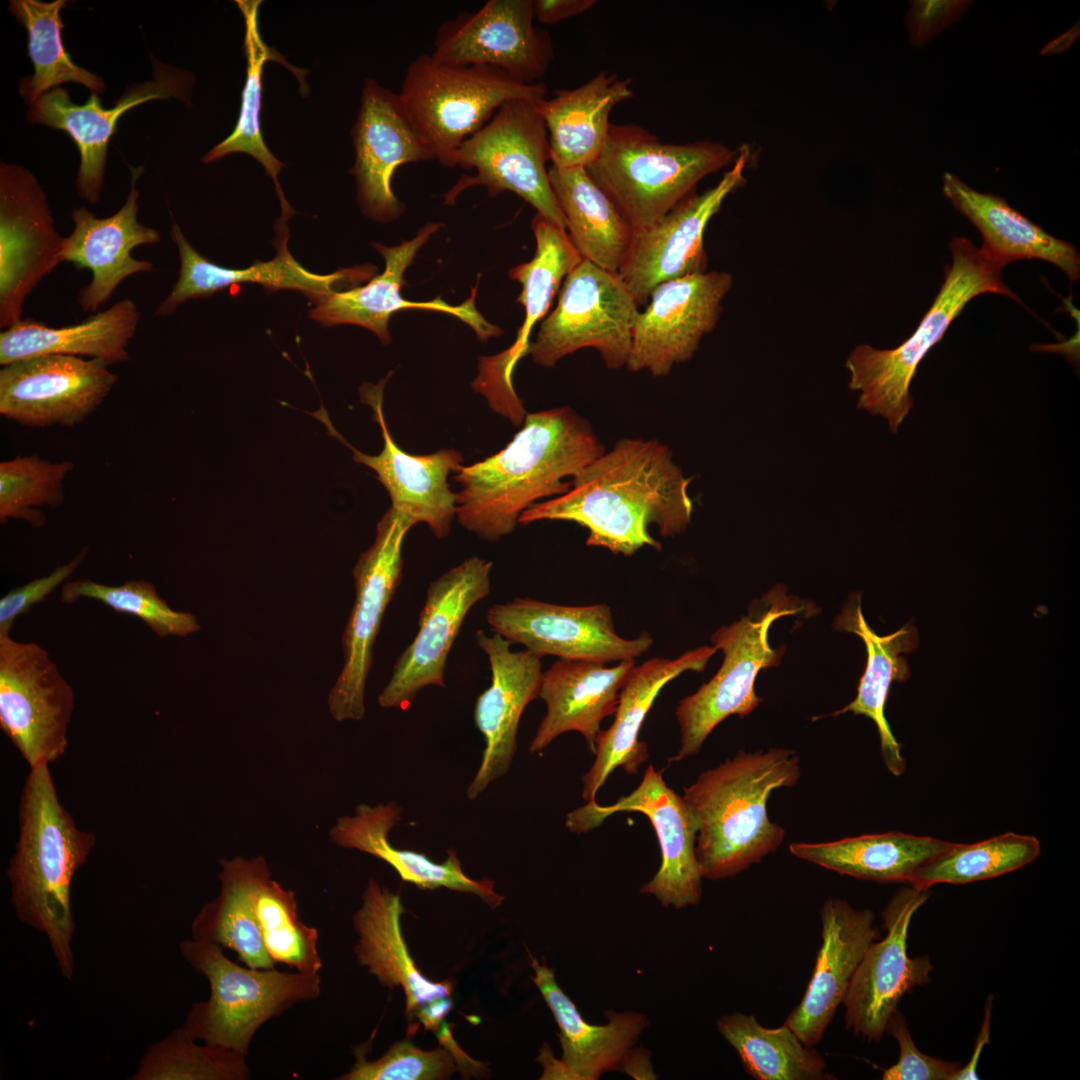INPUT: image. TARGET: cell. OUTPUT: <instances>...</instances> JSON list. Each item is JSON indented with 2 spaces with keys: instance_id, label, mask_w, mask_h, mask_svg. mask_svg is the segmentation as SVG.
<instances>
[{
  "instance_id": "obj_1",
  "label": "cell",
  "mask_w": 1080,
  "mask_h": 1080,
  "mask_svg": "<svg viewBox=\"0 0 1080 1080\" xmlns=\"http://www.w3.org/2000/svg\"><path fill=\"white\" fill-rule=\"evenodd\" d=\"M690 483L666 445L623 438L583 467L568 492L535 503L518 524L575 522L587 528L588 546L613 554L631 556L644 546L661 550L649 527L656 525L663 537L686 530L693 512Z\"/></svg>"
},
{
  "instance_id": "obj_2",
  "label": "cell",
  "mask_w": 1080,
  "mask_h": 1080,
  "mask_svg": "<svg viewBox=\"0 0 1080 1080\" xmlns=\"http://www.w3.org/2000/svg\"><path fill=\"white\" fill-rule=\"evenodd\" d=\"M605 452L590 424L570 407L528 413L523 427L492 456L461 466L453 480L459 524L496 542L514 531L520 515L538 500L557 497L572 478Z\"/></svg>"
},
{
  "instance_id": "obj_3",
  "label": "cell",
  "mask_w": 1080,
  "mask_h": 1080,
  "mask_svg": "<svg viewBox=\"0 0 1080 1080\" xmlns=\"http://www.w3.org/2000/svg\"><path fill=\"white\" fill-rule=\"evenodd\" d=\"M19 837L7 878L19 921L46 935L64 978L74 975L71 885L95 845L61 804L49 764L30 768L19 801Z\"/></svg>"
},
{
  "instance_id": "obj_4",
  "label": "cell",
  "mask_w": 1080,
  "mask_h": 1080,
  "mask_svg": "<svg viewBox=\"0 0 1080 1080\" xmlns=\"http://www.w3.org/2000/svg\"><path fill=\"white\" fill-rule=\"evenodd\" d=\"M800 775L793 750L740 751L684 788L698 822L695 853L703 878L733 877L781 845L785 830L770 820L766 804L775 789L794 787Z\"/></svg>"
},
{
  "instance_id": "obj_5",
  "label": "cell",
  "mask_w": 1080,
  "mask_h": 1080,
  "mask_svg": "<svg viewBox=\"0 0 1080 1080\" xmlns=\"http://www.w3.org/2000/svg\"><path fill=\"white\" fill-rule=\"evenodd\" d=\"M952 264L932 305L913 334L893 349L856 346L845 362L849 388L859 391L857 406L888 422L896 433L913 407L910 384L929 350L941 341L951 322L974 297L1000 294L1021 303L1002 280L1007 265L965 237L949 243Z\"/></svg>"
},
{
  "instance_id": "obj_6",
  "label": "cell",
  "mask_w": 1080,
  "mask_h": 1080,
  "mask_svg": "<svg viewBox=\"0 0 1080 1080\" xmlns=\"http://www.w3.org/2000/svg\"><path fill=\"white\" fill-rule=\"evenodd\" d=\"M736 155L720 142L663 143L639 125L611 123L600 154L586 170L639 232L655 225Z\"/></svg>"
},
{
  "instance_id": "obj_7",
  "label": "cell",
  "mask_w": 1080,
  "mask_h": 1080,
  "mask_svg": "<svg viewBox=\"0 0 1080 1080\" xmlns=\"http://www.w3.org/2000/svg\"><path fill=\"white\" fill-rule=\"evenodd\" d=\"M179 950L210 985L209 998L191 1006L182 1026L201 1042L247 1055L265 1022L321 993L319 973L241 966L230 960L220 945L193 938L183 940Z\"/></svg>"
},
{
  "instance_id": "obj_8",
  "label": "cell",
  "mask_w": 1080,
  "mask_h": 1080,
  "mask_svg": "<svg viewBox=\"0 0 1080 1080\" xmlns=\"http://www.w3.org/2000/svg\"><path fill=\"white\" fill-rule=\"evenodd\" d=\"M546 94L543 83L525 84L495 67L452 65L422 54L409 64L398 95L435 160L452 168L460 146L504 103H537Z\"/></svg>"
},
{
  "instance_id": "obj_9",
  "label": "cell",
  "mask_w": 1080,
  "mask_h": 1080,
  "mask_svg": "<svg viewBox=\"0 0 1080 1080\" xmlns=\"http://www.w3.org/2000/svg\"><path fill=\"white\" fill-rule=\"evenodd\" d=\"M785 591L784 586H775L752 602L748 616L713 633L711 643L722 650L723 663L714 677L679 701L680 748L669 763L696 755L724 719L745 717L760 704L762 699L754 689L756 677L761 669L779 665L785 650L770 646L769 629L776 619L800 611L797 601Z\"/></svg>"
},
{
  "instance_id": "obj_10",
  "label": "cell",
  "mask_w": 1080,
  "mask_h": 1080,
  "mask_svg": "<svg viewBox=\"0 0 1080 1080\" xmlns=\"http://www.w3.org/2000/svg\"><path fill=\"white\" fill-rule=\"evenodd\" d=\"M535 104L520 98L507 101L460 146L456 166L475 174L461 177L445 195V203H454L475 185L487 187L490 196L510 191L566 229L546 168L551 162L548 132Z\"/></svg>"
},
{
  "instance_id": "obj_11",
  "label": "cell",
  "mask_w": 1080,
  "mask_h": 1080,
  "mask_svg": "<svg viewBox=\"0 0 1080 1080\" xmlns=\"http://www.w3.org/2000/svg\"><path fill=\"white\" fill-rule=\"evenodd\" d=\"M639 312L618 274L583 259L564 279L528 354L551 368L567 355L594 348L607 368L620 369L627 366Z\"/></svg>"
},
{
  "instance_id": "obj_12",
  "label": "cell",
  "mask_w": 1080,
  "mask_h": 1080,
  "mask_svg": "<svg viewBox=\"0 0 1080 1080\" xmlns=\"http://www.w3.org/2000/svg\"><path fill=\"white\" fill-rule=\"evenodd\" d=\"M414 521L390 507L376 527L373 544L353 568L355 599L342 635L344 664L328 695V708L338 722L360 721L365 715V688L374 643L384 613L402 578V549Z\"/></svg>"
},
{
  "instance_id": "obj_13",
  "label": "cell",
  "mask_w": 1080,
  "mask_h": 1080,
  "mask_svg": "<svg viewBox=\"0 0 1080 1080\" xmlns=\"http://www.w3.org/2000/svg\"><path fill=\"white\" fill-rule=\"evenodd\" d=\"M74 701L43 647L0 634V726L30 768L64 755Z\"/></svg>"
},
{
  "instance_id": "obj_14",
  "label": "cell",
  "mask_w": 1080,
  "mask_h": 1080,
  "mask_svg": "<svg viewBox=\"0 0 1080 1080\" xmlns=\"http://www.w3.org/2000/svg\"><path fill=\"white\" fill-rule=\"evenodd\" d=\"M662 774L649 765L630 794L611 805L586 803L567 814L565 826L582 834L618 812L644 814L655 830L661 864L640 892L654 896L663 907L681 909L697 905L702 896L703 877L695 853L698 822L683 796L666 784Z\"/></svg>"
},
{
  "instance_id": "obj_15",
  "label": "cell",
  "mask_w": 1080,
  "mask_h": 1080,
  "mask_svg": "<svg viewBox=\"0 0 1080 1080\" xmlns=\"http://www.w3.org/2000/svg\"><path fill=\"white\" fill-rule=\"evenodd\" d=\"M492 567V561L469 557L429 584L418 632L395 662L378 696L380 707L407 709L422 689L446 686L450 650L469 611L490 594Z\"/></svg>"
},
{
  "instance_id": "obj_16",
  "label": "cell",
  "mask_w": 1080,
  "mask_h": 1080,
  "mask_svg": "<svg viewBox=\"0 0 1080 1080\" xmlns=\"http://www.w3.org/2000/svg\"><path fill=\"white\" fill-rule=\"evenodd\" d=\"M486 620L493 633L540 658L552 655L604 664L632 661L653 644L647 631L633 639L619 636L607 604L566 606L515 598L492 605Z\"/></svg>"
},
{
  "instance_id": "obj_17",
  "label": "cell",
  "mask_w": 1080,
  "mask_h": 1080,
  "mask_svg": "<svg viewBox=\"0 0 1080 1080\" xmlns=\"http://www.w3.org/2000/svg\"><path fill=\"white\" fill-rule=\"evenodd\" d=\"M64 237L47 197L24 167L0 164V327L22 321L23 304L59 263Z\"/></svg>"
},
{
  "instance_id": "obj_18",
  "label": "cell",
  "mask_w": 1080,
  "mask_h": 1080,
  "mask_svg": "<svg viewBox=\"0 0 1080 1080\" xmlns=\"http://www.w3.org/2000/svg\"><path fill=\"white\" fill-rule=\"evenodd\" d=\"M750 156L749 147L741 146L732 167L715 186L701 194L694 192L655 225L634 232L618 275L639 306L648 302L660 284L707 271L706 227L727 196L745 184L743 173Z\"/></svg>"
},
{
  "instance_id": "obj_19",
  "label": "cell",
  "mask_w": 1080,
  "mask_h": 1080,
  "mask_svg": "<svg viewBox=\"0 0 1080 1080\" xmlns=\"http://www.w3.org/2000/svg\"><path fill=\"white\" fill-rule=\"evenodd\" d=\"M150 56L153 78L129 85L110 108L103 107L94 93L90 94L86 103L76 104L62 87L51 89L29 105L27 119L31 123L62 130L77 146L80 166L76 189L78 195L89 204L94 205L100 199L108 144L122 115L151 100L176 98L191 106L193 75Z\"/></svg>"
},
{
  "instance_id": "obj_20",
  "label": "cell",
  "mask_w": 1080,
  "mask_h": 1080,
  "mask_svg": "<svg viewBox=\"0 0 1080 1080\" xmlns=\"http://www.w3.org/2000/svg\"><path fill=\"white\" fill-rule=\"evenodd\" d=\"M930 888L902 887L882 913L887 931L864 954L844 999L845 1026L854 1035L879 1042L902 997L930 982L927 955L910 957L907 936L914 913L929 898Z\"/></svg>"
},
{
  "instance_id": "obj_21",
  "label": "cell",
  "mask_w": 1080,
  "mask_h": 1080,
  "mask_svg": "<svg viewBox=\"0 0 1080 1080\" xmlns=\"http://www.w3.org/2000/svg\"><path fill=\"white\" fill-rule=\"evenodd\" d=\"M733 277L725 271H705L660 284L639 312L627 362L632 372L668 375L690 360L703 337L720 319L722 301Z\"/></svg>"
},
{
  "instance_id": "obj_22",
  "label": "cell",
  "mask_w": 1080,
  "mask_h": 1080,
  "mask_svg": "<svg viewBox=\"0 0 1080 1080\" xmlns=\"http://www.w3.org/2000/svg\"><path fill=\"white\" fill-rule=\"evenodd\" d=\"M534 19L532 0H489L444 22L431 55L443 63L491 66L525 84L538 83L554 48L548 31L536 27Z\"/></svg>"
},
{
  "instance_id": "obj_23",
  "label": "cell",
  "mask_w": 1080,
  "mask_h": 1080,
  "mask_svg": "<svg viewBox=\"0 0 1080 1080\" xmlns=\"http://www.w3.org/2000/svg\"><path fill=\"white\" fill-rule=\"evenodd\" d=\"M101 359L42 355L18 360L0 370V413L28 427L83 422L118 381Z\"/></svg>"
},
{
  "instance_id": "obj_24",
  "label": "cell",
  "mask_w": 1080,
  "mask_h": 1080,
  "mask_svg": "<svg viewBox=\"0 0 1080 1080\" xmlns=\"http://www.w3.org/2000/svg\"><path fill=\"white\" fill-rule=\"evenodd\" d=\"M385 380L377 385L363 384L361 399L371 406L374 420L379 424L383 448L377 455L365 454L352 447L332 426L323 407L313 416L328 428L353 452V459L372 469L387 490L391 507L410 517L415 524L425 523L433 535L442 539L449 535L456 517V493L448 484V475L462 466L463 457L454 449H442L427 455H412L403 451L393 440L383 414Z\"/></svg>"
},
{
  "instance_id": "obj_25",
  "label": "cell",
  "mask_w": 1080,
  "mask_h": 1080,
  "mask_svg": "<svg viewBox=\"0 0 1080 1080\" xmlns=\"http://www.w3.org/2000/svg\"><path fill=\"white\" fill-rule=\"evenodd\" d=\"M350 134L355 149L350 174L356 179L363 214L379 222L397 219L404 204L392 190L394 172L407 163L435 160L434 154L413 126L399 95L372 78L364 82Z\"/></svg>"
},
{
  "instance_id": "obj_26",
  "label": "cell",
  "mask_w": 1080,
  "mask_h": 1080,
  "mask_svg": "<svg viewBox=\"0 0 1080 1080\" xmlns=\"http://www.w3.org/2000/svg\"><path fill=\"white\" fill-rule=\"evenodd\" d=\"M440 226V223L429 222L415 237L397 246L374 243L373 247L385 260L384 271L373 276L364 286L327 294L310 310V318L327 327L341 324L362 326L375 333L384 344L391 341L388 330L390 317L397 311L409 309L450 314L470 326L483 342L500 335L502 330L489 323L475 306L477 286L473 288L472 295L458 305L449 304L439 297L426 302H414L402 297L401 288L406 284L404 272L418 250Z\"/></svg>"
},
{
  "instance_id": "obj_27",
  "label": "cell",
  "mask_w": 1080,
  "mask_h": 1080,
  "mask_svg": "<svg viewBox=\"0 0 1080 1080\" xmlns=\"http://www.w3.org/2000/svg\"><path fill=\"white\" fill-rule=\"evenodd\" d=\"M476 642L491 669L490 686L476 699L474 722L485 740L480 766L466 796L476 799L509 770L518 725L527 705L539 697L541 658L529 650L512 651L511 643L497 633L476 631Z\"/></svg>"
},
{
  "instance_id": "obj_28",
  "label": "cell",
  "mask_w": 1080,
  "mask_h": 1080,
  "mask_svg": "<svg viewBox=\"0 0 1080 1080\" xmlns=\"http://www.w3.org/2000/svg\"><path fill=\"white\" fill-rule=\"evenodd\" d=\"M277 234V254L272 260L256 261L247 268L234 269L219 266L202 256L185 238L179 225L173 222L170 235L178 249L179 277L171 292L157 306L155 315L169 316L190 299L211 296L224 288L248 282L262 285L267 292L298 290L317 303L331 292L355 287L375 276L376 267L371 264L344 268L325 275L313 273L289 252L288 231H277Z\"/></svg>"
},
{
  "instance_id": "obj_29",
  "label": "cell",
  "mask_w": 1080,
  "mask_h": 1080,
  "mask_svg": "<svg viewBox=\"0 0 1080 1080\" xmlns=\"http://www.w3.org/2000/svg\"><path fill=\"white\" fill-rule=\"evenodd\" d=\"M128 167L131 171L130 191L123 206L106 218H97L85 206L74 209L73 231L64 237L61 262H69L92 274L90 283L77 297L85 312H97L128 277L154 270L152 262L132 257L134 248L156 244L161 236L157 229L138 221L136 181L143 166Z\"/></svg>"
},
{
  "instance_id": "obj_30",
  "label": "cell",
  "mask_w": 1080,
  "mask_h": 1080,
  "mask_svg": "<svg viewBox=\"0 0 1080 1080\" xmlns=\"http://www.w3.org/2000/svg\"><path fill=\"white\" fill-rule=\"evenodd\" d=\"M870 909L829 898L821 908L822 943L813 974L800 1003L785 1021L799 1039L813 1047L822 1039L843 1004L853 976L869 946L879 939Z\"/></svg>"
},
{
  "instance_id": "obj_31",
  "label": "cell",
  "mask_w": 1080,
  "mask_h": 1080,
  "mask_svg": "<svg viewBox=\"0 0 1080 1080\" xmlns=\"http://www.w3.org/2000/svg\"><path fill=\"white\" fill-rule=\"evenodd\" d=\"M716 651L713 646H702L674 659L654 657L631 669L619 694L614 721L598 733L594 763L582 778L586 803L596 801L598 790L615 768L637 773L649 758L648 745L639 740V733L658 694L680 674L703 671Z\"/></svg>"
},
{
  "instance_id": "obj_32",
  "label": "cell",
  "mask_w": 1080,
  "mask_h": 1080,
  "mask_svg": "<svg viewBox=\"0 0 1080 1080\" xmlns=\"http://www.w3.org/2000/svg\"><path fill=\"white\" fill-rule=\"evenodd\" d=\"M635 660L604 663L558 659L542 673L539 697L547 711L530 743L537 753L558 736L579 732L595 754L601 722L615 713L619 694Z\"/></svg>"
},
{
  "instance_id": "obj_33",
  "label": "cell",
  "mask_w": 1080,
  "mask_h": 1080,
  "mask_svg": "<svg viewBox=\"0 0 1080 1080\" xmlns=\"http://www.w3.org/2000/svg\"><path fill=\"white\" fill-rule=\"evenodd\" d=\"M401 813L402 808L395 801L375 806L360 804L353 815L336 820L329 831L330 840L339 847L365 852L386 862L402 881L420 889L444 887L473 894L492 909L502 904L504 896L494 890V881L468 877L454 849H449L447 858L437 863L424 853L393 846L389 833L401 819Z\"/></svg>"
},
{
  "instance_id": "obj_34",
  "label": "cell",
  "mask_w": 1080,
  "mask_h": 1080,
  "mask_svg": "<svg viewBox=\"0 0 1080 1080\" xmlns=\"http://www.w3.org/2000/svg\"><path fill=\"white\" fill-rule=\"evenodd\" d=\"M403 912L400 895L370 879L353 917L358 935L354 951L358 963L383 986L402 988L406 1013L415 1017L429 1004L449 998L453 983L432 981L416 967L401 930Z\"/></svg>"
},
{
  "instance_id": "obj_35",
  "label": "cell",
  "mask_w": 1080,
  "mask_h": 1080,
  "mask_svg": "<svg viewBox=\"0 0 1080 1080\" xmlns=\"http://www.w3.org/2000/svg\"><path fill=\"white\" fill-rule=\"evenodd\" d=\"M529 959L534 972L531 978L559 1028L562 1061L575 1079L596 1080L604 1073L621 1070L649 1024L647 1017L637 1011H607L605 1024H590L558 985L554 971L531 954Z\"/></svg>"
},
{
  "instance_id": "obj_36",
  "label": "cell",
  "mask_w": 1080,
  "mask_h": 1080,
  "mask_svg": "<svg viewBox=\"0 0 1080 1080\" xmlns=\"http://www.w3.org/2000/svg\"><path fill=\"white\" fill-rule=\"evenodd\" d=\"M632 96L631 79L603 71L577 88L557 90L552 98L538 101L535 106L547 128L552 166L591 164L605 144L611 110Z\"/></svg>"
},
{
  "instance_id": "obj_37",
  "label": "cell",
  "mask_w": 1080,
  "mask_h": 1080,
  "mask_svg": "<svg viewBox=\"0 0 1080 1080\" xmlns=\"http://www.w3.org/2000/svg\"><path fill=\"white\" fill-rule=\"evenodd\" d=\"M942 190L952 205L981 233V249L1008 264L1040 259L1059 267L1069 278L1080 277V255L1070 243L1047 233L997 195L981 193L946 172Z\"/></svg>"
},
{
  "instance_id": "obj_38",
  "label": "cell",
  "mask_w": 1080,
  "mask_h": 1080,
  "mask_svg": "<svg viewBox=\"0 0 1080 1080\" xmlns=\"http://www.w3.org/2000/svg\"><path fill=\"white\" fill-rule=\"evenodd\" d=\"M835 626L862 639L867 662L855 699L833 715L852 712L870 718L877 727L881 755L887 769L893 775L900 776L905 771L906 761L901 754V745L885 717V705L892 683L904 682L909 678L910 669L902 654L916 650L917 631L912 624H906L889 635H877L864 619L860 594L853 595L837 617Z\"/></svg>"
},
{
  "instance_id": "obj_39",
  "label": "cell",
  "mask_w": 1080,
  "mask_h": 1080,
  "mask_svg": "<svg viewBox=\"0 0 1080 1080\" xmlns=\"http://www.w3.org/2000/svg\"><path fill=\"white\" fill-rule=\"evenodd\" d=\"M139 321L137 304L127 298L80 324L57 328L25 319L0 333V365L54 354L124 362Z\"/></svg>"
},
{
  "instance_id": "obj_40",
  "label": "cell",
  "mask_w": 1080,
  "mask_h": 1080,
  "mask_svg": "<svg viewBox=\"0 0 1080 1080\" xmlns=\"http://www.w3.org/2000/svg\"><path fill=\"white\" fill-rule=\"evenodd\" d=\"M952 842L886 832L823 843L796 842L790 852L807 862L857 879L911 884L917 872Z\"/></svg>"
},
{
  "instance_id": "obj_41",
  "label": "cell",
  "mask_w": 1080,
  "mask_h": 1080,
  "mask_svg": "<svg viewBox=\"0 0 1080 1080\" xmlns=\"http://www.w3.org/2000/svg\"><path fill=\"white\" fill-rule=\"evenodd\" d=\"M219 895L195 916L192 938L214 942L234 951L248 967L274 968L262 937L254 897L260 881L271 873L262 856H236L219 861Z\"/></svg>"
},
{
  "instance_id": "obj_42",
  "label": "cell",
  "mask_w": 1080,
  "mask_h": 1080,
  "mask_svg": "<svg viewBox=\"0 0 1080 1080\" xmlns=\"http://www.w3.org/2000/svg\"><path fill=\"white\" fill-rule=\"evenodd\" d=\"M566 231L582 259L618 274L634 230L585 167L548 169Z\"/></svg>"
},
{
  "instance_id": "obj_43",
  "label": "cell",
  "mask_w": 1080,
  "mask_h": 1080,
  "mask_svg": "<svg viewBox=\"0 0 1080 1080\" xmlns=\"http://www.w3.org/2000/svg\"><path fill=\"white\" fill-rule=\"evenodd\" d=\"M531 227L536 241L535 254L530 261L509 271L510 278L522 286L517 302L525 311L514 343L497 354L499 361L510 370H514L517 362L529 353L533 327L546 315L566 276L583 260L566 229L539 213L535 214Z\"/></svg>"
},
{
  "instance_id": "obj_44",
  "label": "cell",
  "mask_w": 1080,
  "mask_h": 1080,
  "mask_svg": "<svg viewBox=\"0 0 1080 1080\" xmlns=\"http://www.w3.org/2000/svg\"><path fill=\"white\" fill-rule=\"evenodd\" d=\"M722 1037L756 1080H829L824 1058L785 1024L767 1028L754 1015L733 1012L717 1020Z\"/></svg>"
},
{
  "instance_id": "obj_45",
  "label": "cell",
  "mask_w": 1080,
  "mask_h": 1080,
  "mask_svg": "<svg viewBox=\"0 0 1080 1080\" xmlns=\"http://www.w3.org/2000/svg\"><path fill=\"white\" fill-rule=\"evenodd\" d=\"M66 3L65 0H11L9 3V12L28 32V55L34 73L20 80L19 93L29 105L66 82L78 83L97 95L106 90L103 79L74 63L63 46L64 24L60 12Z\"/></svg>"
},
{
  "instance_id": "obj_46",
  "label": "cell",
  "mask_w": 1080,
  "mask_h": 1080,
  "mask_svg": "<svg viewBox=\"0 0 1080 1080\" xmlns=\"http://www.w3.org/2000/svg\"><path fill=\"white\" fill-rule=\"evenodd\" d=\"M237 6L245 20L244 54L247 60V77L241 94V109L238 121L232 133L214 146L202 159L205 164L222 159L228 154L243 152L258 160L266 173L272 178L278 194L282 216L279 224L286 225L294 214L287 202L278 175L285 166L266 146L261 130L260 111L262 107V72L268 60L287 63L279 59V53L269 48L262 40L258 30L259 0H238Z\"/></svg>"
},
{
  "instance_id": "obj_47",
  "label": "cell",
  "mask_w": 1080,
  "mask_h": 1080,
  "mask_svg": "<svg viewBox=\"0 0 1080 1080\" xmlns=\"http://www.w3.org/2000/svg\"><path fill=\"white\" fill-rule=\"evenodd\" d=\"M1040 851L1038 838L1012 832L972 844L952 843L923 866L910 885L931 888L939 883L962 885L995 878L1031 863Z\"/></svg>"
},
{
  "instance_id": "obj_48",
  "label": "cell",
  "mask_w": 1080,
  "mask_h": 1080,
  "mask_svg": "<svg viewBox=\"0 0 1080 1080\" xmlns=\"http://www.w3.org/2000/svg\"><path fill=\"white\" fill-rule=\"evenodd\" d=\"M183 1027L151 1045L131 1080H247L246 1055L203 1042Z\"/></svg>"
},
{
  "instance_id": "obj_49",
  "label": "cell",
  "mask_w": 1080,
  "mask_h": 1080,
  "mask_svg": "<svg viewBox=\"0 0 1080 1080\" xmlns=\"http://www.w3.org/2000/svg\"><path fill=\"white\" fill-rule=\"evenodd\" d=\"M254 905L265 948L274 963L300 973H319L318 931L301 921L295 893L269 873L256 889Z\"/></svg>"
},
{
  "instance_id": "obj_50",
  "label": "cell",
  "mask_w": 1080,
  "mask_h": 1080,
  "mask_svg": "<svg viewBox=\"0 0 1080 1080\" xmlns=\"http://www.w3.org/2000/svg\"><path fill=\"white\" fill-rule=\"evenodd\" d=\"M70 460L51 462L38 455L18 456L0 463V522L24 520L42 527L41 507L60 506L64 480L74 469Z\"/></svg>"
},
{
  "instance_id": "obj_51",
  "label": "cell",
  "mask_w": 1080,
  "mask_h": 1080,
  "mask_svg": "<svg viewBox=\"0 0 1080 1080\" xmlns=\"http://www.w3.org/2000/svg\"><path fill=\"white\" fill-rule=\"evenodd\" d=\"M80 598L98 600L117 613L141 619L160 638L187 636L200 629L195 615L176 611L158 595L156 587L145 580H129L111 586L89 579L66 582L60 599L71 604Z\"/></svg>"
},
{
  "instance_id": "obj_52",
  "label": "cell",
  "mask_w": 1080,
  "mask_h": 1080,
  "mask_svg": "<svg viewBox=\"0 0 1080 1080\" xmlns=\"http://www.w3.org/2000/svg\"><path fill=\"white\" fill-rule=\"evenodd\" d=\"M456 1070V1060L448 1049L422 1050L409 1041H400L375 1061L356 1054L352 1069L338 1079L436 1080L449 1078Z\"/></svg>"
},
{
  "instance_id": "obj_53",
  "label": "cell",
  "mask_w": 1080,
  "mask_h": 1080,
  "mask_svg": "<svg viewBox=\"0 0 1080 1080\" xmlns=\"http://www.w3.org/2000/svg\"><path fill=\"white\" fill-rule=\"evenodd\" d=\"M898 1043V1061L883 1071V1080H952L959 1062H949L922 1053L915 1045L907 1021L897 1008L886 1026Z\"/></svg>"
},
{
  "instance_id": "obj_54",
  "label": "cell",
  "mask_w": 1080,
  "mask_h": 1080,
  "mask_svg": "<svg viewBox=\"0 0 1080 1080\" xmlns=\"http://www.w3.org/2000/svg\"><path fill=\"white\" fill-rule=\"evenodd\" d=\"M88 549L81 550L70 562L58 566L46 576L12 589L0 599V634H10L15 619L46 599L63 584L84 560Z\"/></svg>"
},
{
  "instance_id": "obj_55",
  "label": "cell",
  "mask_w": 1080,
  "mask_h": 1080,
  "mask_svg": "<svg viewBox=\"0 0 1080 1080\" xmlns=\"http://www.w3.org/2000/svg\"><path fill=\"white\" fill-rule=\"evenodd\" d=\"M963 1H914L910 5L907 24L914 45L925 43L954 21L968 6Z\"/></svg>"
},
{
  "instance_id": "obj_56",
  "label": "cell",
  "mask_w": 1080,
  "mask_h": 1080,
  "mask_svg": "<svg viewBox=\"0 0 1080 1080\" xmlns=\"http://www.w3.org/2000/svg\"><path fill=\"white\" fill-rule=\"evenodd\" d=\"M595 0H534V17L543 24H554L592 8Z\"/></svg>"
},
{
  "instance_id": "obj_57",
  "label": "cell",
  "mask_w": 1080,
  "mask_h": 1080,
  "mask_svg": "<svg viewBox=\"0 0 1080 1080\" xmlns=\"http://www.w3.org/2000/svg\"><path fill=\"white\" fill-rule=\"evenodd\" d=\"M992 995H989L986 1000L984 1019L973 1048L971 1058L964 1067H960L955 1073L952 1080H975L978 1079L977 1066L980 1059L981 1052L985 1045L990 1041L991 1030V1016H992Z\"/></svg>"
},
{
  "instance_id": "obj_58",
  "label": "cell",
  "mask_w": 1080,
  "mask_h": 1080,
  "mask_svg": "<svg viewBox=\"0 0 1080 1080\" xmlns=\"http://www.w3.org/2000/svg\"><path fill=\"white\" fill-rule=\"evenodd\" d=\"M621 1070L635 1079H655L657 1077L652 1069L647 1051L633 1049Z\"/></svg>"
},
{
  "instance_id": "obj_59",
  "label": "cell",
  "mask_w": 1080,
  "mask_h": 1080,
  "mask_svg": "<svg viewBox=\"0 0 1080 1080\" xmlns=\"http://www.w3.org/2000/svg\"><path fill=\"white\" fill-rule=\"evenodd\" d=\"M537 1061L540 1062L544 1068L541 1079H575L574 1075L566 1067L564 1062L554 1058L546 1044L542 1047Z\"/></svg>"
}]
</instances>
